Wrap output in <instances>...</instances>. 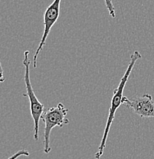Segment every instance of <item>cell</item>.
<instances>
[{"instance_id":"obj_3","label":"cell","mask_w":154,"mask_h":159,"mask_svg":"<svg viewBox=\"0 0 154 159\" xmlns=\"http://www.w3.org/2000/svg\"><path fill=\"white\" fill-rule=\"evenodd\" d=\"M29 54L30 51H26L24 52V58H23V65L25 67V76L24 80L26 84V93L23 94V97H29V105H30V111L31 116L34 120V139L35 141L39 139V121H40L41 116L44 112V105L35 96L34 89L32 88L30 79V64L31 61L29 60Z\"/></svg>"},{"instance_id":"obj_8","label":"cell","mask_w":154,"mask_h":159,"mask_svg":"<svg viewBox=\"0 0 154 159\" xmlns=\"http://www.w3.org/2000/svg\"><path fill=\"white\" fill-rule=\"evenodd\" d=\"M0 69H1V78H0V81L2 83L4 82L5 77H4V74H3V70H2V67L1 64H0Z\"/></svg>"},{"instance_id":"obj_4","label":"cell","mask_w":154,"mask_h":159,"mask_svg":"<svg viewBox=\"0 0 154 159\" xmlns=\"http://www.w3.org/2000/svg\"><path fill=\"white\" fill-rule=\"evenodd\" d=\"M61 2L62 0H54L52 3L47 8L46 11H44V31H43L42 37L39 43V45L36 50L35 53L33 57V67L35 68L37 67V59L38 56L40 54L41 50L44 48L46 40H47L48 36L50 33L51 28L53 27L56 21H58L60 15V7H61Z\"/></svg>"},{"instance_id":"obj_7","label":"cell","mask_w":154,"mask_h":159,"mask_svg":"<svg viewBox=\"0 0 154 159\" xmlns=\"http://www.w3.org/2000/svg\"><path fill=\"white\" fill-rule=\"evenodd\" d=\"M29 155H30V153H29V151L25 150V149H21V150L19 151L18 152H16V154L12 155L11 157H9L8 159H17L20 156H23V155H25V156H29Z\"/></svg>"},{"instance_id":"obj_6","label":"cell","mask_w":154,"mask_h":159,"mask_svg":"<svg viewBox=\"0 0 154 159\" xmlns=\"http://www.w3.org/2000/svg\"><path fill=\"white\" fill-rule=\"evenodd\" d=\"M104 2H105L106 7H107V9L109 11V15L114 19L116 17V12L114 4L112 2V0H104Z\"/></svg>"},{"instance_id":"obj_1","label":"cell","mask_w":154,"mask_h":159,"mask_svg":"<svg viewBox=\"0 0 154 159\" xmlns=\"http://www.w3.org/2000/svg\"><path fill=\"white\" fill-rule=\"evenodd\" d=\"M141 58H142V55L138 51H135L133 54H131V56H130V63H129L128 67H127V70H126L125 74H124V76L122 77L121 80H120V84H119L118 87H117L116 89H114L113 97H112L111 102H110V109H109L108 117H107V123H106V127H105V129H104V135H103L101 142H100L98 150H97V152L95 153V155H94V157H95L96 159H100V157L103 155L104 150L106 147V143H107L109 132H110V128H111L112 122H113L114 119L115 118L116 111L117 110V109H118L120 106L123 105V99H124L123 93H124V88H125L126 84H127V80H128L129 79V77H130L134 66H135L136 62H137L139 59H141Z\"/></svg>"},{"instance_id":"obj_2","label":"cell","mask_w":154,"mask_h":159,"mask_svg":"<svg viewBox=\"0 0 154 159\" xmlns=\"http://www.w3.org/2000/svg\"><path fill=\"white\" fill-rule=\"evenodd\" d=\"M68 109L66 108L64 104L60 102L57 107H51L44 110L41 116V119L44 122V152L45 154L50 153L51 148L50 146V136L51 130L55 126L62 128L70 122L67 118Z\"/></svg>"},{"instance_id":"obj_5","label":"cell","mask_w":154,"mask_h":159,"mask_svg":"<svg viewBox=\"0 0 154 159\" xmlns=\"http://www.w3.org/2000/svg\"><path fill=\"white\" fill-rule=\"evenodd\" d=\"M123 105L142 118H154V102L150 94L145 93L134 98L124 97Z\"/></svg>"}]
</instances>
